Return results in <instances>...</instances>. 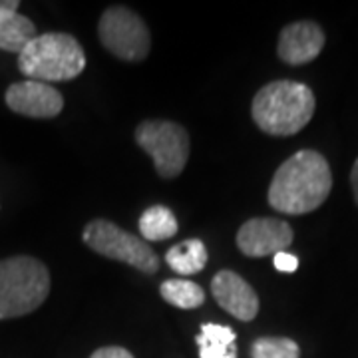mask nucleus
I'll use <instances>...</instances> for the list:
<instances>
[{
    "label": "nucleus",
    "instance_id": "obj_1",
    "mask_svg": "<svg viewBox=\"0 0 358 358\" xmlns=\"http://www.w3.org/2000/svg\"><path fill=\"white\" fill-rule=\"evenodd\" d=\"M333 176L324 155L301 150L282 164L268 185V205L285 215H305L327 201Z\"/></svg>",
    "mask_w": 358,
    "mask_h": 358
},
{
    "label": "nucleus",
    "instance_id": "obj_12",
    "mask_svg": "<svg viewBox=\"0 0 358 358\" xmlns=\"http://www.w3.org/2000/svg\"><path fill=\"white\" fill-rule=\"evenodd\" d=\"M237 334L231 327L205 322L197 334V348L201 358H237Z\"/></svg>",
    "mask_w": 358,
    "mask_h": 358
},
{
    "label": "nucleus",
    "instance_id": "obj_8",
    "mask_svg": "<svg viewBox=\"0 0 358 358\" xmlns=\"http://www.w3.org/2000/svg\"><path fill=\"white\" fill-rule=\"evenodd\" d=\"M293 229L287 221L255 217L245 221L237 231V247L247 257L277 255L293 243Z\"/></svg>",
    "mask_w": 358,
    "mask_h": 358
},
{
    "label": "nucleus",
    "instance_id": "obj_19",
    "mask_svg": "<svg viewBox=\"0 0 358 358\" xmlns=\"http://www.w3.org/2000/svg\"><path fill=\"white\" fill-rule=\"evenodd\" d=\"M90 358H134V355L124 346H102Z\"/></svg>",
    "mask_w": 358,
    "mask_h": 358
},
{
    "label": "nucleus",
    "instance_id": "obj_9",
    "mask_svg": "<svg viewBox=\"0 0 358 358\" xmlns=\"http://www.w3.org/2000/svg\"><path fill=\"white\" fill-rule=\"evenodd\" d=\"M6 106L16 114L36 120L56 117L64 108V98L52 84L24 80L16 82L4 94Z\"/></svg>",
    "mask_w": 358,
    "mask_h": 358
},
{
    "label": "nucleus",
    "instance_id": "obj_4",
    "mask_svg": "<svg viewBox=\"0 0 358 358\" xmlns=\"http://www.w3.org/2000/svg\"><path fill=\"white\" fill-rule=\"evenodd\" d=\"M50 294V271L34 257L0 261V320L34 313Z\"/></svg>",
    "mask_w": 358,
    "mask_h": 358
},
{
    "label": "nucleus",
    "instance_id": "obj_20",
    "mask_svg": "<svg viewBox=\"0 0 358 358\" xmlns=\"http://www.w3.org/2000/svg\"><path fill=\"white\" fill-rule=\"evenodd\" d=\"M18 6H20L18 0H0V22L13 18L14 14L18 13V10H16Z\"/></svg>",
    "mask_w": 358,
    "mask_h": 358
},
{
    "label": "nucleus",
    "instance_id": "obj_15",
    "mask_svg": "<svg viewBox=\"0 0 358 358\" xmlns=\"http://www.w3.org/2000/svg\"><path fill=\"white\" fill-rule=\"evenodd\" d=\"M162 299L171 307L192 310V308L201 307L205 303V291L197 282L187 281V279H169L162 282L159 287Z\"/></svg>",
    "mask_w": 358,
    "mask_h": 358
},
{
    "label": "nucleus",
    "instance_id": "obj_21",
    "mask_svg": "<svg viewBox=\"0 0 358 358\" xmlns=\"http://www.w3.org/2000/svg\"><path fill=\"white\" fill-rule=\"evenodd\" d=\"M350 185H352V193H355V201L358 205V159L352 166V171H350Z\"/></svg>",
    "mask_w": 358,
    "mask_h": 358
},
{
    "label": "nucleus",
    "instance_id": "obj_5",
    "mask_svg": "<svg viewBox=\"0 0 358 358\" xmlns=\"http://www.w3.org/2000/svg\"><path fill=\"white\" fill-rule=\"evenodd\" d=\"M84 243L98 255L136 267L145 275L159 271V257L143 239L120 229L108 219H94L84 227Z\"/></svg>",
    "mask_w": 358,
    "mask_h": 358
},
{
    "label": "nucleus",
    "instance_id": "obj_7",
    "mask_svg": "<svg viewBox=\"0 0 358 358\" xmlns=\"http://www.w3.org/2000/svg\"><path fill=\"white\" fill-rule=\"evenodd\" d=\"M98 34L103 48L126 62H141L150 54L152 36L140 14L126 6H112L102 14Z\"/></svg>",
    "mask_w": 358,
    "mask_h": 358
},
{
    "label": "nucleus",
    "instance_id": "obj_14",
    "mask_svg": "<svg viewBox=\"0 0 358 358\" xmlns=\"http://www.w3.org/2000/svg\"><path fill=\"white\" fill-rule=\"evenodd\" d=\"M179 225L176 215L166 205H154L145 209L140 217V233L143 241H166L178 233Z\"/></svg>",
    "mask_w": 358,
    "mask_h": 358
},
{
    "label": "nucleus",
    "instance_id": "obj_17",
    "mask_svg": "<svg viewBox=\"0 0 358 358\" xmlns=\"http://www.w3.org/2000/svg\"><path fill=\"white\" fill-rule=\"evenodd\" d=\"M251 358H301V348L285 336H263L251 346Z\"/></svg>",
    "mask_w": 358,
    "mask_h": 358
},
{
    "label": "nucleus",
    "instance_id": "obj_3",
    "mask_svg": "<svg viewBox=\"0 0 358 358\" xmlns=\"http://www.w3.org/2000/svg\"><path fill=\"white\" fill-rule=\"evenodd\" d=\"M18 68L36 82H68L86 68V54L74 36L64 32L40 34L18 54Z\"/></svg>",
    "mask_w": 358,
    "mask_h": 358
},
{
    "label": "nucleus",
    "instance_id": "obj_13",
    "mask_svg": "<svg viewBox=\"0 0 358 358\" xmlns=\"http://www.w3.org/2000/svg\"><path fill=\"white\" fill-rule=\"evenodd\" d=\"M166 261L169 268L178 275H197L207 265V249L199 239H185L167 251Z\"/></svg>",
    "mask_w": 358,
    "mask_h": 358
},
{
    "label": "nucleus",
    "instance_id": "obj_11",
    "mask_svg": "<svg viewBox=\"0 0 358 358\" xmlns=\"http://www.w3.org/2000/svg\"><path fill=\"white\" fill-rule=\"evenodd\" d=\"M324 48V32L317 22L301 20L287 24L281 30L277 54L282 62L301 66L313 62Z\"/></svg>",
    "mask_w": 358,
    "mask_h": 358
},
{
    "label": "nucleus",
    "instance_id": "obj_6",
    "mask_svg": "<svg viewBox=\"0 0 358 358\" xmlns=\"http://www.w3.org/2000/svg\"><path fill=\"white\" fill-rule=\"evenodd\" d=\"M136 141L154 159L159 178H178L189 159V136L176 122L145 120L136 128Z\"/></svg>",
    "mask_w": 358,
    "mask_h": 358
},
{
    "label": "nucleus",
    "instance_id": "obj_2",
    "mask_svg": "<svg viewBox=\"0 0 358 358\" xmlns=\"http://www.w3.org/2000/svg\"><path fill=\"white\" fill-rule=\"evenodd\" d=\"M313 90L291 80H277L259 90L253 98L251 114L257 128L268 136H294L315 114Z\"/></svg>",
    "mask_w": 358,
    "mask_h": 358
},
{
    "label": "nucleus",
    "instance_id": "obj_18",
    "mask_svg": "<svg viewBox=\"0 0 358 358\" xmlns=\"http://www.w3.org/2000/svg\"><path fill=\"white\" fill-rule=\"evenodd\" d=\"M273 265L281 273H294L299 268V259L291 253H287V251H281L273 257Z\"/></svg>",
    "mask_w": 358,
    "mask_h": 358
},
{
    "label": "nucleus",
    "instance_id": "obj_10",
    "mask_svg": "<svg viewBox=\"0 0 358 358\" xmlns=\"http://www.w3.org/2000/svg\"><path fill=\"white\" fill-rule=\"evenodd\" d=\"M211 293L219 307L237 320L249 322L259 313V296L255 289L235 271H219L211 279Z\"/></svg>",
    "mask_w": 358,
    "mask_h": 358
},
{
    "label": "nucleus",
    "instance_id": "obj_16",
    "mask_svg": "<svg viewBox=\"0 0 358 358\" xmlns=\"http://www.w3.org/2000/svg\"><path fill=\"white\" fill-rule=\"evenodd\" d=\"M32 38H36V26L22 14L16 13L13 18L0 22V50L20 54Z\"/></svg>",
    "mask_w": 358,
    "mask_h": 358
}]
</instances>
